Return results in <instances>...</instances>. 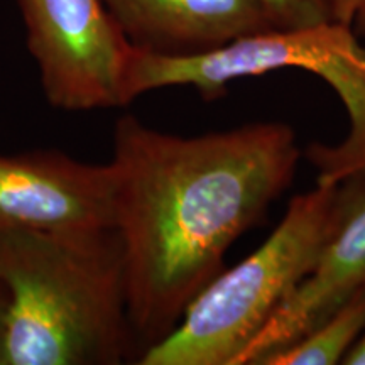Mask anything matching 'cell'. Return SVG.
<instances>
[{"label": "cell", "mask_w": 365, "mask_h": 365, "mask_svg": "<svg viewBox=\"0 0 365 365\" xmlns=\"http://www.w3.org/2000/svg\"><path fill=\"white\" fill-rule=\"evenodd\" d=\"M115 171L59 150L0 153V228L115 227Z\"/></svg>", "instance_id": "cell-6"}, {"label": "cell", "mask_w": 365, "mask_h": 365, "mask_svg": "<svg viewBox=\"0 0 365 365\" xmlns=\"http://www.w3.org/2000/svg\"><path fill=\"white\" fill-rule=\"evenodd\" d=\"M331 21L352 27L365 24V0H330Z\"/></svg>", "instance_id": "cell-11"}, {"label": "cell", "mask_w": 365, "mask_h": 365, "mask_svg": "<svg viewBox=\"0 0 365 365\" xmlns=\"http://www.w3.org/2000/svg\"><path fill=\"white\" fill-rule=\"evenodd\" d=\"M313 73L339 95L349 115V134L339 145L312 144L308 158L318 182L365 180V48L352 27L328 21L301 29H269L242 36L207 53L164 56L132 48L122 100L168 86H191L212 102L239 78L287 70Z\"/></svg>", "instance_id": "cell-4"}, {"label": "cell", "mask_w": 365, "mask_h": 365, "mask_svg": "<svg viewBox=\"0 0 365 365\" xmlns=\"http://www.w3.org/2000/svg\"><path fill=\"white\" fill-rule=\"evenodd\" d=\"M274 29H301L331 21L330 0H264Z\"/></svg>", "instance_id": "cell-10"}, {"label": "cell", "mask_w": 365, "mask_h": 365, "mask_svg": "<svg viewBox=\"0 0 365 365\" xmlns=\"http://www.w3.org/2000/svg\"><path fill=\"white\" fill-rule=\"evenodd\" d=\"M365 286V182L319 254L312 272L277 308L240 357L257 365L269 354L303 339Z\"/></svg>", "instance_id": "cell-8"}, {"label": "cell", "mask_w": 365, "mask_h": 365, "mask_svg": "<svg viewBox=\"0 0 365 365\" xmlns=\"http://www.w3.org/2000/svg\"><path fill=\"white\" fill-rule=\"evenodd\" d=\"M139 51L188 56L274 29L264 0H102Z\"/></svg>", "instance_id": "cell-7"}, {"label": "cell", "mask_w": 365, "mask_h": 365, "mask_svg": "<svg viewBox=\"0 0 365 365\" xmlns=\"http://www.w3.org/2000/svg\"><path fill=\"white\" fill-rule=\"evenodd\" d=\"M299 159L294 130L281 122L181 137L134 115L118 118L113 228L124 247L140 355L175 330L195 296L225 269L227 250L286 191Z\"/></svg>", "instance_id": "cell-1"}, {"label": "cell", "mask_w": 365, "mask_h": 365, "mask_svg": "<svg viewBox=\"0 0 365 365\" xmlns=\"http://www.w3.org/2000/svg\"><path fill=\"white\" fill-rule=\"evenodd\" d=\"M11 294L6 282L0 279V365H4V336H6V322L9 313Z\"/></svg>", "instance_id": "cell-12"}, {"label": "cell", "mask_w": 365, "mask_h": 365, "mask_svg": "<svg viewBox=\"0 0 365 365\" xmlns=\"http://www.w3.org/2000/svg\"><path fill=\"white\" fill-rule=\"evenodd\" d=\"M365 180L318 182L287 205L259 249L223 269L195 296L170 335L140 355V365H239L284 299L312 272Z\"/></svg>", "instance_id": "cell-3"}, {"label": "cell", "mask_w": 365, "mask_h": 365, "mask_svg": "<svg viewBox=\"0 0 365 365\" xmlns=\"http://www.w3.org/2000/svg\"><path fill=\"white\" fill-rule=\"evenodd\" d=\"M346 365H365V330L360 339L355 341L352 349L349 350V354L345 355L344 362Z\"/></svg>", "instance_id": "cell-13"}, {"label": "cell", "mask_w": 365, "mask_h": 365, "mask_svg": "<svg viewBox=\"0 0 365 365\" xmlns=\"http://www.w3.org/2000/svg\"><path fill=\"white\" fill-rule=\"evenodd\" d=\"M27 48L53 107L81 112L124 107L132 46L102 0H19Z\"/></svg>", "instance_id": "cell-5"}, {"label": "cell", "mask_w": 365, "mask_h": 365, "mask_svg": "<svg viewBox=\"0 0 365 365\" xmlns=\"http://www.w3.org/2000/svg\"><path fill=\"white\" fill-rule=\"evenodd\" d=\"M365 330V286L360 287L331 317L296 340L269 354L257 365H335L344 362Z\"/></svg>", "instance_id": "cell-9"}, {"label": "cell", "mask_w": 365, "mask_h": 365, "mask_svg": "<svg viewBox=\"0 0 365 365\" xmlns=\"http://www.w3.org/2000/svg\"><path fill=\"white\" fill-rule=\"evenodd\" d=\"M0 279L11 294L4 365H115L132 357L115 228H0Z\"/></svg>", "instance_id": "cell-2"}]
</instances>
